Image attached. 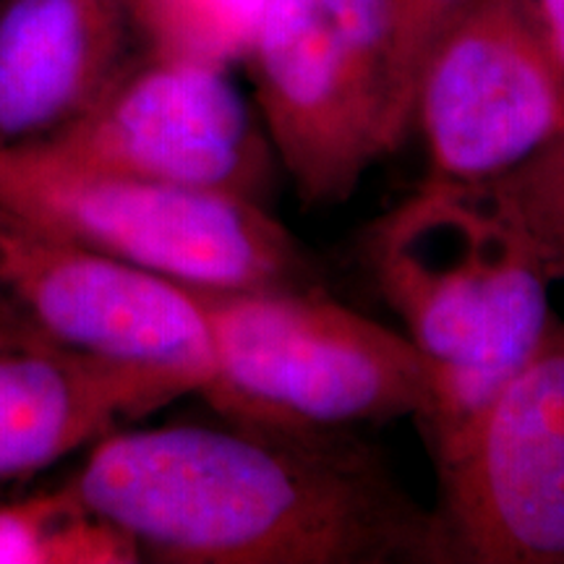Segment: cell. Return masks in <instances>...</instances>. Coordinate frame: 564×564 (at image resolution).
I'll list each match as a JSON object with an SVG mask.
<instances>
[{"instance_id": "6", "label": "cell", "mask_w": 564, "mask_h": 564, "mask_svg": "<svg viewBox=\"0 0 564 564\" xmlns=\"http://www.w3.org/2000/svg\"><path fill=\"white\" fill-rule=\"evenodd\" d=\"M0 316L34 343L186 382L212 379L207 316L192 288L89 249L0 204Z\"/></svg>"}, {"instance_id": "11", "label": "cell", "mask_w": 564, "mask_h": 564, "mask_svg": "<svg viewBox=\"0 0 564 564\" xmlns=\"http://www.w3.org/2000/svg\"><path fill=\"white\" fill-rule=\"evenodd\" d=\"M129 0H0V150L51 139L129 63Z\"/></svg>"}, {"instance_id": "3", "label": "cell", "mask_w": 564, "mask_h": 564, "mask_svg": "<svg viewBox=\"0 0 564 564\" xmlns=\"http://www.w3.org/2000/svg\"><path fill=\"white\" fill-rule=\"evenodd\" d=\"M207 316L202 394L232 423L340 432L432 405V377L408 335L308 288H192Z\"/></svg>"}, {"instance_id": "7", "label": "cell", "mask_w": 564, "mask_h": 564, "mask_svg": "<svg viewBox=\"0 0 564 564\" xmlns=\"http://www.w3.org/2000/svg\"><path fill=\"white\" fill-rule=\"evenodd\" d=\"M40 150L89 167L264 204L278 154L259 112L215 63L147 53Z\"/></svg>"}, {"instance_id": "2", "label": "cell", "mask_w": 564, "mask_h": 564, "mask_svg": "<svg viewBox=\"0 0 564 564\" xmlns=\"http://www.w3.org/2000/svg\"><path fill=\"white\" fill-rule=\"evenodd\" d=\"M366 264L429 366L436 465L554 322L544 259L476 183L426 178L366 232Z\"/></svg>"}, {"instance_id": "16", "label": "cell", "mask_w": 564, "mask_h": 564, "mask_svg": "<svg viewBox=\"0 0 564 564\" xmlns=\"http://www.w3.org/2000/svg\"><path fill=\"white\" fill-rule=\"evenodd\" d=\"M535 30L564 76V0H525Z\"/></svg>"}, {"instance_id": "9", "label": "cell", "mask_w": 564, "mask_h": 564, "mask_svg": "<svg viewBox=\"0 0 564 564\" xmlns=\"http://www.w3.org/2000/svg\"><path fill=\"white\" fill-rule=\"evenodd\" d=\"M429 178L486 183L564 133V76L525 0H474L434 40L413 97Z\"/></svg>"}, {"instance_id": "15", "label": "cell", "mask_w": 564, "mask_h": 564, "mask_svg": "<svg viewBox=\"0 0 564 564\" xmlns=\"http://www.w3.org/2000/svg\"><path fill=\"white\" fill-rule=\"evenodd\" d=\"M474 0H392L394 19H398V37H400V55L408 79L419 84V74L434 40L447 30V24L455 17L468 9Z\"/></svg>"}, {"instance_id": "13", "label": "cell", "mask_w": 564, "mask_h": 564, "mask_svg": "<svg viewBox=\"0 0 564 564\" xmlns=\"http://www.w3.org/2000/svg\"><path fill=\"white\" fill-rule=\"evenodd\" d=\"M264 0H129L133 30L152 53L228 68L243 61Z\"/></svg>"}, {"instance_id": "5", "label": "cell", "mask_w": 564, "mask_h": 564, "mask_svg": "<svg viewBox=\"0 0 564 564\" xmlns=\"http://www.w3.org/2000/svg\"><path fill=\"white\" fill-rule=\"evenodd\" d=\"M0 204L89 249L186 288H308L301 243L264 204L0 150Z\"/></svg>"}, {"instance_id": "4", "label": "cell", "mask_w": 564, "mask_h": 564, "mask_svg": "<svg viewBox=\"0 0 564 564\" xmlns=\"http://www.w3.org/2000/svg\"><path fill=\"white\" fill-rule=\"evenodd\" d=\"M243 61L259 121L306 204L348 199L413 129L392 0H264Z\"/></svg>"}, {"instance_id": "12", "label": "cell", "mask_w": 564, "mask_h": 564, "mask_svg": "<svg viewBox=\"0 0 564 564\" xmlns=\"http://www.w3.org/2000/svg\"><path fill=\"white\" fill-rule=\"evenodd\" d=\"M139 546L84 510L70 486L0 502V564H129Z\"/></svg>"}, {"instance_id": "17", "label": "cell", "mask_w": 564, "mask_h": 564, "mask_svg": "<svg viewBox=\"0 0 564 564\" xmlns=\"http://www.w3.org/2000/svg\"><path fill=\"white\" fill-rule=\"evenodd\" d=\"M17 340H24V335L17 333V329L6 327V324H0V345H3V343H17ZM26 340H30V337H26Z\"/></svg>"}, {"instance_id": "1", "label": "cell", "mask_w": 564, "mask_h": 564, "mask_svg": "<svg viewBox=\"0 0 564 564\" xmlns=\"http://www.w3.org/2000/svg\"><path fill=\"white\" fill-rule=\"evenodd\" d=\"M68 486L84 510L129 535L141 560L442 562L434 512L337 432L246 423L110 432Z\"/></svg>"}, {"instance_id": "8", "label": "cell", "mask_w": 564, "mask_h": 564, "mask_svg": "<svg viewBox=\"0 0 564 564\" xmlns=\"http://www.w3.org/2000/svg\"><path fill=\"white\" fill-rule=\"evenodd\" d=\"M436 468L442 562L564 564V319Z\"/></svg>"}, {"instance_id": "14", "label": "cell", "mask_w": 564, "mask_h": 564, "mask_svg": "<svg viewBox=\"0 0 564 564\" xmlns=\"http://www.w3.org/2000/svg\"><path fill=\"white\" fill-rule=\"evenodd\" d=\"M528 232L552 280L564 278V133L499 178L476 183Z\"/></svg>"}, {"instance_id": "10", "label": "cell", "mask_w": 564, "mask_h": 564, "mask_svg": "<svg viewBox=\"0 0 564 564\" xmlns=\"http://www.w3.org/2000/svg\"><path fill=\"white\" fill-rule=\"evenodd\" d=\"M183 394L194 390L171 373L100 361L26 337L3 343L0 484L40 474Z\"/></svg>"}]
</instances>
